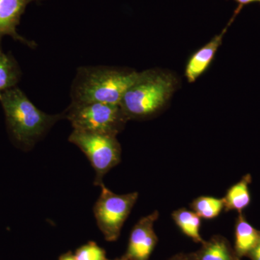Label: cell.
Instances as JSON below:
<instances>
[{
  "instance_id": "cell-1",
  "label": "cell",
  "mask_w": 260,
  "mask_h": 260,
  "mask_svg": "<svg viewBox=\"0 0 260 260\" xmlns=\"http://www.w3.org/2000/svg\"><path fill=\"white\" fill-rule=\"evenodd\" d=\"M8 133L15 144L23 149L35 145L61 119L62 114H46L38 109L18 87L0 93Z\"/></svg>"
},
{
  "instance_id": "cell-2",
  "label": "cell",
  "mask_w": 260,
  "mask_h": 260,
  "mask_svg": "<svg viewBox=\"0 0 260 260\" xmlns=\"http://www.w3.org/2000/svg\"><path fill=\"white\" fill-rule=\"evenodd\" d=\"M139 73L106 66H84L77 70L70 90L73 103L101 102L120 105Z\"/></svg>"
},
{
  "instance_id": "cell-3",
  "label": "cell",
  "mask_w": 260,
  "mask_h": 260,
  "mask_svg": "<svg viewBox=\"0 0 260 260\" xmlns=\"http://www.w3.org/2000/svg\"><path fill=\"white\" fill-rule=\"evenodd\" d=\"M172 75L150 70L139 73L121 99L120 107L128 119H143L160 110L174 91Z\"/></svg>"
},
{
  "instance_id": "cell-4",
  "label": "cell",
  "mask_w": 260,
  "mask_h": 260,
  "mask_svg": "<svg viewBox=\"0 0 260 260\" xmlns=\"http://www.w3.org/2000/svg\"><path fill=\"white\" fill-rule=\"evenodd\" d=\"M62 115L74 129L114 136L129 120L120 105L101 102H71Z\"/></svg>"
},
{
  "instance_id": "cell-5",
  "label": "cell",
  "mask_w": 260,
  "mask_h": 260,
  "mask_svg": "<svg viewBox=\"0 0 260 260\" xmlns=\"http://www.w3.org/2000/svg\"><path fill=\"white\" fill-rule=\"evenodd\" d=\"M68 140L78 146L90 160L95 172V186L103 184V178L121 161V145L116 136L73 129Z\"/></svg>"
},
{
  "instance_id": "cell-6",
  "label": "cell",
  "mask_w": 260,
  "mask_h": 260,
  "mask_svg": "<svg viewBox=\"0 0 260 260\" xmlns=\"http://www.w3.org/2000/svg\"><path fill=\"white\" fill-rule=\"evenodd\" d=\"M102 192L94 205L93 213L98 227L108 242H116L121 229L129 216L139 194L137 191L125 194L112 192L101 184Z\"/></svg>"
},
{
  "instance_id": "cell-7",
  "label": "cell",
  "mask_w": 260,
  "mask_h": 260,
  "mask_svg": "<svg viewBox=\"0 0 260 260\" xmlns=\"http://www.w3.org/2000/svg\"><path fill=\"white\" fill-rule=\"evenodd\" d=\"M159 213L143 217L135 224L130 234L127 249L124 254L129 260H149L158 244V237L154 231V223L158 220Z\"/></svg>"
},
{
  "instance_id": "cell-8",
  "label": "cell",
  "mask_w": 260,
  "mask_h": 260,
  "mask_svg": "<svg viewBox=\"0 0 260 260\" xmlns=\"http://www.w3.org/2000/svg\"><path fill=\"white\" fill-rule=\"evenodd\" d=\"M42 1L44 0H0V47L3 38L9 36L27 47L37 48V43L28 40L17 32V27L20 23V19L27 7L30 3Z\"/></svg>"
},
{
  "instance_id": "cell-9",
  "label": "cell",
  "mask_w": 260,
  "mask_h": 260,
  "mask_svg": "<svg viewBox=\"0 0 260 260\" xmlns=\"http://www.w3.org/2000/svg\"><path fill=\"white\" fill-rule=\"evenodd\" d=\"M237 15H233L226 27L218 35L215 36L204 47L197 51L189 58L186 65L185 77L189 83H194L200 75L206 71L213 61L215 54L218 48L221 45L222 42L225 34H226L228 28L233 23Z\"/></svg>"
},
{
  "instance_id": "cell-10",
  "label": "cell",
  "mask_w": 260,
  "mask_h": 260,
  "mask_svg": "<svg viewBox=\"0 0 260 260\" xmlns=\"http://www.w3.org/2000/svg\"><path fill=\"white\" fill-rule=\"evenodd\" d=\"M193 260H241L226 238L215 235L205 241L198 251L191 253Z\"/></svg>"
},
{
  "instance_id": "cell-11",
  "label": "cell",
  "mask_w": 260,
  "mask_h": 260,
  "mask_svg": "<svg viewBox=\"0 0 260 260\" xmlns=\"http://www.w3.org/2000/svg\"><path fill=\"white\" fill-rule=\"evenodd\" d=\"M234 250L240 259L247 256L260 238V231L246 220L244 213H239L234 228Z\"/></svg>"
},
{
  "instance_id": "cell-12",
  "label": "cell",
  "mask_w": 260,
  "mask_h": 260,
  "mask_svg": "<svg viewBox=\"0 0 260 260\" xmlns=\"http://www.w3.org/2000/svg\"><path fill=\"white\" fill-rule=\"evenodd\" d=\"M251 181V174H246L240 181L228 189L223 198L225 212L237 211L239 213H243L250 205L251 196L249 185Z\"/></svg>"
},
{
  "instance_id": "cell-13",
  "label": "cell",
  "mask_w": 260,
  "mask_h": 260,
  "mask_svg": "<svg viewBox=\"0 0 260 260\" xmlns=\"http://www.w3.org/2000/svg\"><path fill=\"white\" fill-rule=\"evenodd\" d=\"M22 71L11 52L5 53L0 47V93L17 87Z\"/></svg>"
},
{
  "instance_id": "cell-14",
  "label": "cell",
  "mask_w": 260,
  "mask_h": 260,
  "mask_svg": "<svg viewBox=\"0 0 260 260\" xmlns=\"http://www.w3.org/2000/svg\"><path fill=\"white\" fill-rule=\"evenodd\" d=\"M172 218L181 232L195 243L203 244L204 239L200 235L201 218L192 210L180 208L173 212Z\"/></svg>"
},
{
  "instance_id": "cell-15",
  "label": "cell",
  "mask_w": 260,
  "mask_h": 260,
  "mask_svg": "<svg viewBox=\"0 0 260 260\" xmlns=\"http://www.w3.org/2000/svg\"><path fill=\"white\" fill-rule=\"evenodd\" d=\"M191 210L200 218L205 220H212L217 218L224 209L223 198L211 196H200L195 198L191 203Z\"/></svg>"
},
{
  "instance_id": "cell-16",
  "label": "cell",
  "mask_w": 260,
  "mask_h": 260,
  "mask_svg": "<svg viewBox=\"0 0 260 260\" xmlns=\"http://www.w3.org/2000/svg\"><path fill=\"white\" fill-rule=\"evenodd\" d=\"M77 260H108L106 251L96 243L89 242L75 251Z\"/></svg>"
},
{
  "instance_id": "cell-17",
  "label": "cell",
  "mask_w": 260,
  "mask_h": 260,
  "mask_svg": "<svg viewBox=\"0 0 260 260\" xmlns=\"http://www.w3.org/2000/svg\"><path fill=\"white\" fill-rule=\"evenodd\" d=\"M251 260H260V238L255 246L251 249L247 255Z\"/></svg>"
},
{
  "instance_id": "cell-18",
  "label": "cell",
  "mask_w": 260,
  "mask_h": 260,
  "mask_svg": "<svg viewBox=\"0 0 260 260\" xmlns=\"http://www.w3.org/2000/svg\"><path fill=\"white\" fill-rule=\"evenodd\" d=\"M238 4V8L235 10V13L239 14L240 13L241 10L246 5L251 4V3H258L260 4V0H234Z\"/></svg>"
},
{
  "instance_id": "cell-19",
  "label": "cell",
  "mask_w": 260,
  "mask_h": 260,
  "mask_svg": "<svg viewBox=\"0 0 260 260\" xmlns=\"http://www.w3.org/2000/svg\"><path fill=\"white\" fill-rule=\"evenodd\" d=\"M168 260H193L192 256L191 255V253L189 254H176L173 256L172 257L169 258Z\"/></svg>"
},
{
  "instance_id": "cell-20",
  "label": "cell",
  "mask_w": 260,
  "mask_h": 260,
  "mask_svg": "<svg viewBox=\"0 0 260 260\" xmlns=\"http://www.w3.org/2000/svg\"><path fill=\"white\" fill-rule=\"evenodd\" d=\"M59 260H77L75 258V254H73L71 251H68L67 253H64L62 255L60 256L59 258Z\"/></svg>"
},
{
  "instance_id": "cell-21",
  "label": "cell",
  "mask_w": 260,
  "mask_h": 260,
  "mask_svg": "<svg viewBox=\"0 0 260 260\" xmlns=\"http://www.w3.org/2000/svg\"><path fill=\"white\" fill-rule=\"evenodd\" d=\"M108 260H109V259H108ZM114 260H129V259H128V258H126L125 256L123 255L122 256H121V257L117 258V259H115Z\"/></svg>"
}]
</instances>
